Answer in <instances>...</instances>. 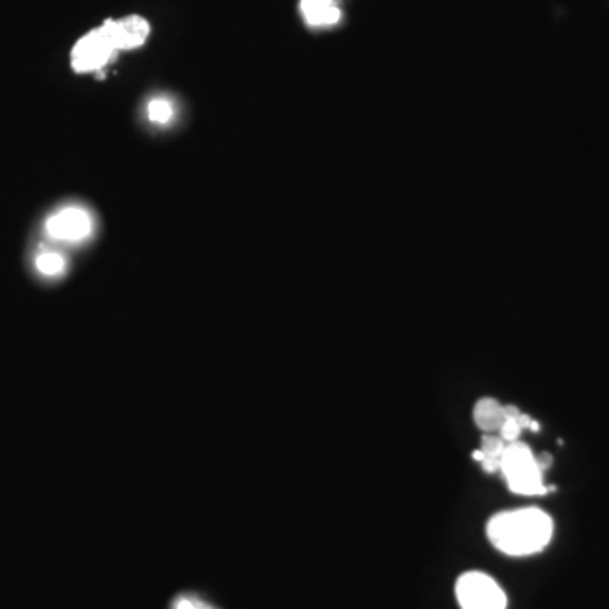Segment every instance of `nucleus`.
I'll list each match as a JSON object with an SVG mask.
<instances>
[{"label":"nucleus","mask_w":609,"mask_h":609,"mask_svg":"<svg viewBox=\"0 0 609 609\" xmlns=\"http://www.w3.org/2000/svg\"><path fill=\"white\" fill-rule=\"evenodd\" d=\"M553 521L538 508L502 511L488 523V536L498 550L511 557L542 552L550 543Z\"/></svg>","instance_id":"f257e3e1"},{"label":"nucleus","mask_w":609,"mask_h":609,"mask_svg":"<svg viewBox=\"0 0 609 609\" xmlns=\"http://www.w3.org/2000/svg\"><path fill=\"white\" fill-rule=\"evenodd\" d=\"M509 489L523 496H538L548 491L543 484V471L536 457L521 442H511L501 455V469Z\"/></svg>","instance_id":"f03ea898"},{"label":"nucleus","mask_w":609,"mask_h":609,"mask_svg":"<svg viewBox=\"0 0 609 609\" xmlns=\"http://www.w3.org/2000/svg\"><path fill=\"white\" fill-rule=\"evenodd\" d=\"M462 609H506V596L500 584L483 572H466L455 586Z\"/></svg>","instance_id":"7ed1b4c3"},{"label":"nucleus","mask_w":609,"mask_h":609,"mask_svg":"<svg viewBox=\"0 0 609 609\" xmlns=\"http://www.w3.org/2000/svg\"><path fill=\"white\" fill-rule=\"evenodd\" d=\"M116 54L117 49L100 25L76 41L71 49V68L76 73H93L107 66Z\"/></svg>","instance_id":"20e7f679"},{"label":"nucleus","mask_w":609,"mask_h":609,"mask_svg":"<svg viewBox=\"0 0 609 609\" xmlns=\"http://www.w3.org/2000/svg\"><path fill=\"white\" fill-rule=\"evenodd\" d=\"M93 222L87 210L80 207H66L46 222V232L56 241L80 242L92 234Z\"/></svg>","instance_id":"39448f33"},{"label":"nucleus","mask_w":609,"mask_h":609,"mask_svg":"<svg viewBox=\"0 0 609 609\" xmlns=\"http://www.w3.org/2000/svg\"><path fill=\"white\" fill-rule=\"evenodd\" d=\"M105 34L117 51H129L143 46L146 42L151 28L144 17L127 16L122 19H109L102 24Z\"/></svg>","instance_id":"423d86ee"},{"label":"nucleus","mask_w":609,"mask_h":609,"mask_svg":"<svg viewBox=\"0 0 609 609\" xmlns=\"http://www.w3.org/2000/svg\"><path fill=\"white\" fill-rule=\"evenodd\" d=\"M300 12L310 28H332L342 19L339 0H300Z\"/></svg>","instance_id":"0eeeda50"},{"label":"nucleus","mask_w":609,"mask_h":609,"mask_svg":"<svg viewBox=\"0 0 609 609\" xmlns=\"http://www.w3.org/2000/svg\"><path fill=\"white\" fill-rule=\"evenodd\" d=\"M505 406H501L496 399L483 398L474 406V421L483 432H500L505 423Z\"/></svg>","instance_id":"6e6552de"},{"label":"nucleus","mask_w":609,"mask_h":609,"mask_svg":"<svg viewBox=\"0 0 609 609\" xmlns=\"http://www.w3.org/2000/svg\"><path fill=\"white\" fill-rule=\"evenodd\" d=\"M36 270L40 271L42 276H48V278H56V276H61L63 272L66 271V259L63 258V255L59 253L46 251V253L37 254Z\"/></svg>","instance_id":"1a4fd4ad"},{"label":"nucleus","mask_w":609,"mask_h":609,"mask_svg":"<svg viewBox=\"0 0 609 609\" xmlns=\"http://www.w3.org/2000/svg\"><path fill=\"white\" fill-rule=\"evenodd\" d=\"M173 105L166 99H152L147 104V117L155 123H166L173 119Z\"/></svg>","instance_id":"9d476101"},{"label":"nucleus","mask_w":609,"mask_h":609,"mask_svg":"<svg viewBox=\"0 0 609 609\" xmlns=\"http://www.w3.org/2000/svg\"><path fill=\"white\" fill-rule=\"evenodd\" d=\"M171 609H217V608L214 604L205 601V599L198 598V596L183 594L174 599Z\"/></svg>","instance_id":"9b49d317"},{"label":"nucleus","mask_w":609,"mask_h":609,"mask_svg":"<svg viewBox=\"0 0 609 609\" xmlns=\"http://www.w3.org/2000/svg\"><path fill=\"white\" fill-rule=\"evenodd\" d=\"M505 449H506L505 440L498 435L486 433V435L483 437V440H481V450H483L484 455H488V457H501L502 452H505Z\"/></svg>","instance_id":"f8f14e48"},{"label":"nucleus","mask_w":609,"mask_h":609,"mask_svg":"<svg viewBox=\"0 0 609 609\" xmlns=\"http://www.w3.org/2000/svg\"><path fill=\"white\" fill-rule=\"evenodd\" d=\"M521 427H519L518 420L514 418H506L505 423H502V427L500 428V437L505 442H517L519 438V433H521Z\"/></svg>","instance_id":"ddd939ff"},{"label":"nucleus","mask_w":609,"mask_h":609,"mask_svg":"<svg viewBox=\"0 0 609 609\" xmlns=\"http://www.w3.org/2000/svg\"><path fill=\"white\" fill-rule=\"evenodd\" d=\"M481 464H483V469L486 472H496L501 469V457H488L486 455Z\"/></svg>","instance_id":"4468645a"},{"label":"nucleus","mask_w":609,"mask_h":609,"mask_svg":"<svg viewBox=\"0 0 609 609\" xmlns=\"http://www.w3.org/2000/svg\"><path fill=\"white\" fill-rule=\"evenodd\" d=\"M505 415H506V418L518 420V416L521 415V411H519L518 406H514V404H506V406H505Z\"/></svg>","instance_id":"2eb2a0df"},{"label":"nucleus","mask_w":609,"mask_h":609,"mask_svg":"<svg viewBox=\"0 0 609 609\" xmlns=\"http://www.w3.org/2000/svg\"><path fill=\"white\" fill-rule=\"evenodd\" d=\"M536 462H538L540 469L545 471V469H547V467H550L552 457L548 454H542V455H538V457H536Z\"/></svg>","instance_id":"dca6fc26"},{"label":"nucleus","mask_w":609,"mask_h":609,"mask_svg":"<svg viewBox=\"0 0 609 609\" xmlns=\"http://www.w3.org/2000/svg\"><path fill=\"white\" fill-rule=\"evenodd\" d=\"M518 423H519V427L521 428H530V423H531V418L528 415H519L518 416Z\"/></svg>","instance_id":"f3484780"},{"label":"nucleus","mask_w":609,"mask_h":609,"mask_svg":"<svg viewBox=\"0 0 609 609\" xmlns=\"http://www.w3.org/2000/svg\"><path fill=\"white\" fill-rule=\"evenodd\" d=\"M484 457H486V455H484V452H483V450H481V449H479V450H476V452H472V459H474V461L481 462V461H483Z\"/></svg>","instance_id":"a211bd4d"}]
</instances>
